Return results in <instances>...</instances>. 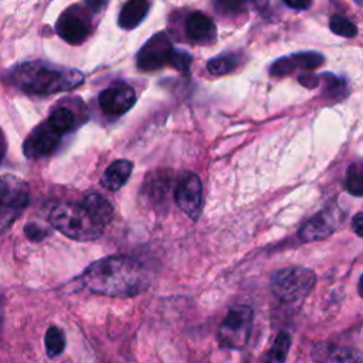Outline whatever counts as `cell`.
I'll list each match as a JSON object with an SVG mask.
<instances>
[{
  "label": "cell",
  "mask_w": 363,
  "mask_h": 363,
  "mask_svg": "<svg viewBox=\"0 0 363 363\" xmlns=\"http://www.w3.org/2000/svg\"><path fill=\"white\" fill-rule=\"evenodd\" d=\"M4 152H6V142H4V138H3V133L0 130V162L4 156Z\"/></svg>",
  "instance_id": "obj_31"
},
{
  "label": "cell",
  "mask_w": 363,
  "mask_h": 363,
  "mask_svg": "<svg viewBox=\"0 0 363 363\" xmlns=\"http://www.w3.org/2000/svg\"><path fill=\"white\" fill-rule=\"evenodd\" d=\"M174 47L164 31L153 34L138 51L136 64L142 71H155L167 64Z\"/></svg>",
  "instance_id": "obj_8"
},
{
  "label": "cell",
  "mask_w": 363,
  "mask_h": 363,
  "mask_svg": "<svg viewBox=\"0 0 363 363\" xmlns=\"http://www.w3.org/2000/svg\"><path fill=\"white\" fill-rule=\"evenodd\" d=\"M24 231H26L27 237H28L30 240H33V241H40V240H43V238L45 237V234H47V231L43 230V228H40L37 224H28V225H26Z\"/></svg>",
  "instance_id": "obj_27"
},
{
  "label": "cell",
  "mask_w": 363,
  "mask_h": 363,
  "mask_svg": "<svg viewBox=\"0 0 363 363\" xmlns=\"http://www.w3.org/2000/svg\"><path fill=\"white\" fill-rule=\"evenodd\" d=\"M44 345H45V352L48 357L60 356L65 349V336L62 330L57 326H50L48 330L45 332Z\"/></svg>",
  "instance_id": "obj_22"
},
{
  "label": "cell",
  "mask_w": 363,
  "mask_h": 363,
  "mask_svg": "<svg viewBox=\"0 0 363 363\" xmlns=\"http://www.w3.org/2000/svg\"><path fill=\"white\" fill-rule=\"evenodd\" d=\"M252 326V309L248 305L233 306L220 323L217 337L221 346L240 350L245 347Z\"/></svg>",
  "instance_id": "obj_5"
},
{
  "label": "cell",
  "mask_w": 363,
  "mask_h": 363,
  "mask_svg": "<svg viewBox=\"0 0 363 363\" xmlns=\"http://www.w3.org/2000/svg\"><path fill=\"white\" fill-rule=\"evenodd\" d=\"M352 228L357 237L363 235V213L357 211L352 218Z\"/></svg>",
  "instance_id": "obj_29"
},
{
  "label": "cell",
  "mask_w": 363,
  "mask_h": 363,
  "mask_svg": "<svg viewBox=\"0 0 363 363\" xmlns=\"http://www.w3.org/2000/svg\"><path fill=\"white\" fill-rule=\"evenodd\" d=\"M82 206L102 225H106L112 220V217H113V207L99 193H89V194H86L84 201H82Z\"/></svg>",
  "instance_id": "obj_18"
},
{
  "label": "cell",
  "mask_w": 363,
  "mask_h": 363,
  "mask_svg": "<svg viewBox=\"0 0 363 363\" xmlns=\"http://www.w3.org/2000/svg\"><path fill=\"white\" fill-rule=\"evenodd\" d=\"M62 136L64 135L61 132H58L45 121L44 123L38 125L26 139L23 146L24 155L31 159L50 156L60 146Z\"/></svg>",
  "instance_id": "obj_9"
},
{
  "label": "cell",
  "mask_w": 363,
  "mask_h": 363,
  "mask_svg": "<svg viewBox=\"0 0 363 363\" xmlns=\"http://www.w3.org/2000/svg\"><path fill=\"white\" fill-rule=\"evenodd\" d=\"M89 24L77 11H72V9L65 10L55 23L57 34L72 45H79L84 43L89 34Z\"/></svg>",
  "instance_id": "obj_13"
},
{
  "label": "cell",
  "mask_w": 363,
  "mask_h": 363,
  "mask_svg": "<svg viewBox=\"0 0 363 363\" xmlns=\"http://www.w3.org/2000/svg\"><path fill=\"white\" fill-rule=\"evenodd\" d=\"M242 54L240 51H228L218 54L207 61V69L214 77H221L233 72L241 64Z\"/></svg>",
  "instance_id": "obj_19"
},
{
  "label": "cell",
  "mask_w": 363,
  "mask_h": 363,
  "mask_svg": "<svg viewBox=\"0 0 363 363\" xmlns=\"http://www.w3.org/2000/svg\"><path fill=\"white\" fill-rule=\"evenodd\" d=\"M133 170V163L126 159H118L112 162L101 177V184L106 190L116 191L119 190L129 179Z\"/></svg>",
  "instance_id": "obj_16"
},
{
  "label": "cell",
  "mask_w": 363,
  "mask_h": 363,
  "mask_svg": "<svg viewBox=\"0 0 363 363\" xmlns=\"http://www.w3.org/2000/svg\"><path fill=\"white\" fill-rule=\"evenodd\" d=\"M149 7V0H128L123 4L118 17L119 27L125 30H132L138 27L147 16Z\"/></svg>",
  "instance_id": "obj_17"
},
{
  "label": "cell",
  "mask_w": 363,
  "mask_h": 363,
  "mask_svg": "<svg viewBox=\"0 0 363 363\" xmlns=\"http://www.w3.org/2000/svg\"><path fill=\"white\" fill-rule=\"evenodd\" d=\"M27 203V184L13 174L0 176V233L11 225Z\"/></svg>",
  "instance_id": "obj_6"
},
{
  "label": "cell",
  "mask_w": 363,
  "mask_h": 363,
  "mask_svg": "<svg viewBox=\"0 0 363 363\" xmlns=\"http://www.w3.org/2000/svg\"><path fill=\"white\" fill-rule=\"evenodd\" d=\"M191 62H193V55L183 48H173L167 61L169 65H172L176 71L183 74L189 72Z\"/></svg>",
  "instance_id": "obj_25"
},
{
  "label": "cell",
  "mask_w": 363,
  "mask_h": 363,
  "mask_svg": "<svg viewBox=\"0 0 363 363\" xmlns=\"http://www.w3.org/2000/svg\"><path fill=\"white\" fill-rule=\"evenodd\" d=\"M291 345H292L291 335L285 330L279 332L267 353L265 363H285L286 356L291 349Z\"/></svg>",
  "instance_id": "obj_20"
},
{
  "label": "cell",
  "mask_w": 363,
  "mask_h": 363,
  "mask_svg": "<svg viewBox=\"0 0 363 363\" xmlns=\"http://www.w3.org/2000/svg\"><path fill=\"white\" fill-rule=\"evenodd\" d=\"M329 27L335 34L346 38H352L357 34L356 24L343 16H332L329 21Z\"/></svg>",
  "instance_id": "obj_24"
},
{
  "label": "cell",
  "mask_w": 363,
  "mask_h": 363,
  "mask_svg": "<svg viewBox=\"0 0 363 363\" xmlns=\"http://www.w3.org/2000/svg\"><path fill=\"white\" fill-rule=\"evenodd\" d=\"M10 81L24 92L50 95L77 88L84 82V74L43 61H28L13 68Z\"/></svg>",
  "instance_id": "obj_2"
},
{
  "label": "cell",
  "mask_w": 363,
  "mask_h": 363,
  "mask_svg": "<svg viewBox=\"0 0 363 363\" xmlns=\"http://www.w3.org/2000/svg\"><path fill=\"white\" fill-rule=\"evenodd\" d=\"M108 1L109 0H85V6L89 11L96 14V13H101L106 7Z\"/></svg>",
  "instance_id": "obj_28"
},
{
  "label": "cell",
  "mask_w": 363,
  "mask_h": 363,
  "mask_svg": "<svg viewBox=\"0 0 363 363\" xmlns=\"http://www.w3.org/2000/svg\"><path fill=\"white\" fill-rule=\"evenodd\" d=\"M47 122L62 135L71 132L75 128L77 119L74 112L67 106H57L51 111Z\"/></svg>",
  "instance_id": "obj_21"
},
{
  "label": "cell",
  "mask_w": 363,
  "mask_h": 363,
  "mask_svg": "<svg viewBox=\"0 0 363 363\" xmlns=\"http://www.w3.org/2000/svg\"><path fill=\"white\" fill-rule=\"evenodd\" d=\"M284 3L292 10H306L312 0H284Z\"/></svg>",
  "instance_id": "obj_30"
},
{
  "label": "cell",
  "mask_w": 363,
  "mask_h": 363,
  "mask_svg": "<svg viewBox=\"0 0 363 363\" xmlns=\"http://www.w3.org/2000/svg\"><path fill=\"white\" fill-rule=\"evenodd\" d=\"M248 0H213L214 9L224 16H235L242 13L247 7Z\"/></svg>",
  "instance_id": "obj_26"
},
{
  "label": "cell",
  "mask_w": 363,
  "mask_h": 363,
  "mask_svg": "<svg viewBox=\"0 0 363 363\" xmlns=\"http://www.w3.org/2000/svg\"><path fill=\"white\" fill-rule=\"evenodd\" d=\"M325 62V58L320 52L316 51H302L292 55L281 57L275 60L269 68V74L274 77H284L292 74L295 69L312 71L319 68Z\"/></svg>",
  "instance_id": "obj_11"
},
{
  "label": "cell",
  "mask_w": 363,
  "mask_h": 363,
  "mask_svg": "<svg viewBox=\"0 0 363 363\" xmlns=\"http://www.w3.org/2000/svg\"><path fill=\"white\" fill-rule=\"evenodd\" d=\"M312 359L315 363H360V353L353 347L320 342L313 346Z\"/></svg>",
  "instance_id": "obj_14"
},
{
  "label": "cell",
  "mask_w": 363,
  "mask_h": 363,
  "mask_svg": "<svg viewBox=\"0 0 363 363\" xmlns=\"http://www.w3.org/2000/svg\"><path fill=\"white\" fill-rule=\"evenodd\" d=\"M98 102L106 115L119 116L126 113L135 105L136 94L130 85L118 81L99 94Z\"/></svg>",
  "instance_id": "obj_10"
},
{
  "label": "cell",
  "mask_w": 363,
  "mask_h": 363,
  "mask_svg": "<svg viewBox=\"0 0 363 363\" xmlns=\"http://www.w3.org/2000/svg\"><path fill=\"white\" fill-rule=\"evenodd\" d=\"M50 223L64 235L75 241H92L101 237L104 227L82 204L62 203L52 208Z\"/></svg>",
  "instance_id": "obj_3"
},
{
  "label": "cell",
  "mask_w": 363,
  "mask_h": 363,
  "mask_svg": "<svg viewBox=\"0 0 363 363\" xmlns=\"http://www.w3.org/2000/svg\"><path fill=\"white\" fill-rule=\"evenodd\" d=\"M82 282L98 295L130 298L145 286V272L136 259L125 255H111L89 264L82 272Z\"/></svg>",
  "instance_id": "obj_1"
},
{
  "label": "cell",
  "mask_w": 363,
  "mask_h": 363,
  "mask_svg": "<svg viewBox=\"0 0 363 363\" xmlns=\"http://www.w3.org/2000/svg\"><path fill=\"white\" fill-rule=\"evenodd\" d=\"M174 200L179 208L193 221H196L203 208V186L194 173H184L174 190Z\"/></svg>",
  "instance_id": "obj_7"
},
{
  "label": "cell",
  "mask_w": 363,
  "mask_h": 363,
  "mask_svg": "<svg viewBox=\"0 0 363 363\" xmlns=\"http://www.w3.org/2000/svg\"><path fill=\"white\" fill-rule=\"evenodd\" d=\"M186 35L199 44H210L216 40V24L213 20L200 11L191 13L184 23Z\"/></svg>",
  "instance_id": "obj_15"
},
{
  "label": "cell",
  "mask_w": 363,
  "mask_h": 363,
  "mask_svg": "<svg viewBox=\"0 0 363 363\" xmlns=\"http://www.w3.org/2000/svg\"><path fill=\"white\" fill-rule=\"evenodd\" d=\"M346 189L350 194L356 197L363 196V172L359 163H353L349 166L346 173Z\"/></svg>",
  "instance_id": "obj_23"
},
{
  "label": "cell",
  "mask_w": 363,
  "mask_h": 363,
  "mask_svg": "<svg viewBox=\"0 0 363 363\" xmlns=\"http://www.w3.org/2000/svg\"><path fill=\"white\" fill-rule=\"evenodd\" d=\"M316 284V275L305 267H288L271 277L272 294L286 303H295L309 295Z\"/></svg>",
  "instance_id": "obj_4"
},
{
  "label": "cell",
  "mask_w": 363,
  "mask_h": 363,
  "mask_svg": "<svg viewBox=\"0 0 363 363\" xmlns=\"http://www.w3.org/2000/svg\"><path fill=\"white\" fill-rule=\"evenodd\" d=\"M339 217L336 216V210L326 208L319 214H315L312 218L305 221L299 228V240L303 242L320 241L329 237L337 227Z\"/></svg>",
  "instance_id": "obj_12"
}]
</instances>
